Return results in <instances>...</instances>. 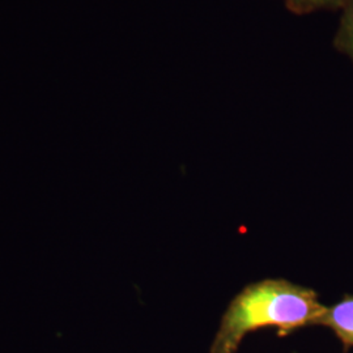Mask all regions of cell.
<instances>
[{
  "mask_svg": "<svg viewBox=\"0 0 353 353\" xmlns=\"http://www.w3.org/2000/svg\"><path fill=\"white\" fill-rule=\"evenodd\" d=\"M294 14H309L318 11H341L348 0H283Z\"/></svg>",
  "mask_w": 353,
  "mask_h": 353,
  "instance_id": "277c9868",
  "label": "cell"
},
{
  "mask_svg": "<svg viewBox=\"0 0 353 353\" xmlns=\"http://www.w3.org/2000/svg\"><path fill=\"white\" fill-rule=\"evenodd\" d=\"M326 306L316 290L285 279H265L249 284L229 303L210 353H236L252 331L278 328L287 335L299 328L318 326Z\"/></svg>",
  "mask_w": 353,
  "mask_h": 353,
  "instance_id": "6da1fadb",
  "label": "cell"
},
{
  "mask_svg": "<svg viewBox=\"0 0 353 353\" xmlns=\"http://www.w3.org/2000/svg\"><path fill=\"white\" fill-rule=\"evenodd\" d=\"M318 326L331 330L341 341L344 350L353 348V294H344L341 301L326 306Z\"/></svg>",
  "mask_w": 353,
  "mask_h": 353,
  "instance_id": "7a4b0ae2",
  "label": "cell"
},
{
  "mask_svg": "<svg viewBox=\"0 0 353 353\" xmlns=\"http://www.w3.org/2000/svg\"><path fill=\"white\" fill-rule=\"evenodd\" d=\"M334 48L353 64V0L343 7L341 21L334 36Z\"/></svg>",
  "mask_w": 353,
  "mask_h": 353,
  "instance_id": "3957f363",
  "label": "cell"
}]
</instances>
